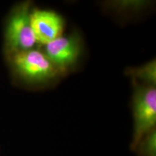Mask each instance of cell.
Segmentation results:
<instances>
[{"label":"cell","mask_w":156,"mask_h":156,"mask_svg":"<svg viewBox=\"0 0 156 156\" xmlns=\"http://www.w3.org/2000/svg\"><path fill=\"white\" fill-rule=\"evenodd\" d=\"M126 73L131 75L134 80L139 79L147 83L148 85L155 86L156 84V62L152 60L139 67L130 68Z\"/></svg>","instance_id":"obj_6"},{"label":"cell","mask_w":156,"mask_h":156,"mask_svg":"<svg viewBox=\"0 0 156 156\" xmlns=\"http://www.w3.org/2000/svg\"><path fill=\"white\" fill-rule=\"evenodd\" d=\"M30 3L17 6L9 15L6 25V49L9 55L33 49L37 44L30 23Z\"/></svg>","instance_id":"obj_1"},{"label":"cell","mask_w":156,"mask_h":156,"mask_svg":"<svg viewBox=\"0 0 156 156\" xmlns=\"http://www.w3.org/2000/svg\"><path fill=\"white\" fill-rule=\"evenodd\" d=\"M14 71L29 83H44L55 77L58 71L44 52L38 49L10 54Z\"/></svg>","instance_id":"obj_3"},{"label":"cell","mask_w":156,"mask_h":156,"mask_svg":"<svg viewBox=\"0 0 156 156\" xmlns=\"http://www.w3.org/2000/svg\"><path fill=\"white\" fill-rule=\"evenodd\" d=\"M136 148H138L139 153L142 156L156 155V132L155 129L142 138Z\"/></svg>","instance_id":"obj_7"},{"label":"cell","mask_w":156,"mask_h":156,"mask_svg":"<svg viewBox=\"0 0 156 156\" xmlns=\"http://www.w3.org/2000/svg\"><path fill=\"white\" fill-rule=\"evenodd\" d=\"M30 23L37 43L44 45L62 36L64 28L61 15L45 9L31 10Z\"/></svg>","instance_id":"obj_5"},{"label":"cell","mask_w":156,"mask_h":156,"mask_svg":"<svg viewBox=\"0 0 156 156\" xmlns=\"http://www.w3.org/2000/svg\"><path fill=\"white\" fill-rule=\"evenodd\" d=\"M81 51L77 36H61L45 45L44 53L54 64L58 73L66 72L77 62Z\"/></svg>","instance_id":"obj_4"},{"label":"cell","mask_w":156,"mask_h":156,"mask_svg":"<svg viewBox=\"0 0 156 156\" xmlns=\"http://www.w3.org/2000/svg\"><path fill=\"white\" fill-rule=\"evenodd\" d=\"M134 134L132 149L147 133L155 129L156 124V89L153 85H140L134 83L132 100Z\"/></svg>","instance_id":"obj_2"},{"label":"cell","mask_w":156,"mask_h":156,"mask_svg":"<svg viewBox=\"0 0 156 156\" xmlns=\"http://www.w3.org/2000/svg\"><path fill=\"white\" fill-rule=\"evenodd\" d=\"M145 3L142 2L137 1H122L116 2V3H114L116 8L122 9H137L142 7Z\"/></svg>","instance_id":"obj_8"}]
</instances>
